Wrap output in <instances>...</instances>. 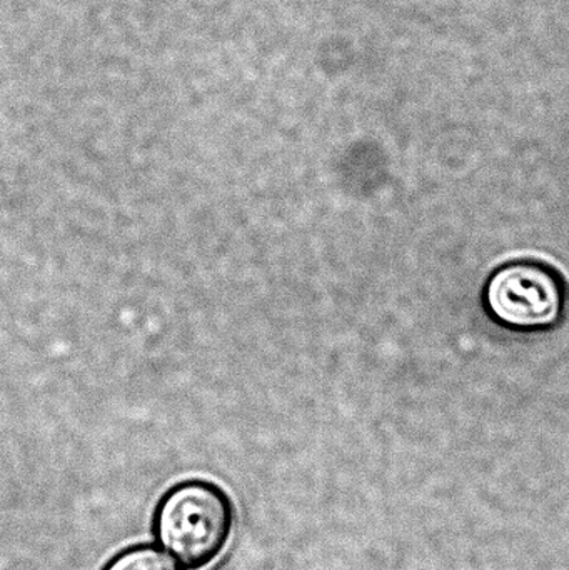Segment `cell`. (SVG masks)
<instances>
[{
	"instance_id": "6da1fadb",
	"label": "cell",
	"mask_w": 569,
	"mask_h": 570,
	"mask_svg": "<svg viewBox=\"0 0 569 570\" xmlns=\"http://www.w3.org/2000/svg\"><path fill=\"white\" fill-rule=\"evenodd\" d=\"M234 524L233 499L207 479L176 482L154 508V539L184 570L216 564L229 548Z\"/></svg>"
},
{
	"instance_id": "7a4b0ae2",
	"label": "cell",
	"mask_w": 569,
	"mask_h": 570,
	"mask_svg": "<svg viewBox=\"0 0 569 570\" xmlns=\"http://www.w3.org/2000/svg\"><path fill=\"white\" fill-rule=\"evenodd\" d=\"M567 304L563 281L538 263H511L491 274L483 305L491 321L511 332L550 331L560 324Z\"/></svg>"
},
{
	"instance_id": "3957f363",
	"label": "cell",
	"mask_w": 569,
	"mask_h": 570,
	"mask_svg": "<svg viewBox=\"0 0 569 570\" xmlns=\"http://www.w3.org/2000/svg\"><path fill=\"white\" fill-rule=\"evenodd\" d=\"M100 570H179L173 559L154 544L120 549Z\"/></svg>"
}]
</instances>
